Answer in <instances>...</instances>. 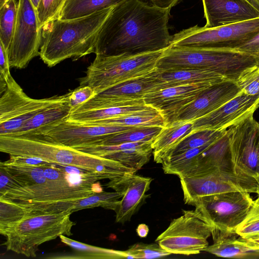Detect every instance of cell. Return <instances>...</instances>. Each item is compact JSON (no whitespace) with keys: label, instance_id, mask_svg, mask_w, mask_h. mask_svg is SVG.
I'll list each match as a JSON object with an SVG mask.
<instances>
[{"label":"cell","instance_id":"47","mask_svg":"<svg viewBox=\"0 0 259 259\" xmlns=\"http://www.w3.org/2000/svg\"><path fill=\"white\" fill-rule=\"evenodd\" d=\"M149 228L147 225L141 224L138 225L136 231L139 236L146 237L149 233Z\"/></svg>","mask_w":259,"mask_h":259},{"label":"cell","instance_id":"20","mask_svg":"<svg viewBox=\"0 0 259 259\" xmlns=\"http://www.w3.org/2000/svg\"><path fill=\"white\" fill-rule=\"evenodd\" d=\"M153 142H128L115 145H93L78 150L112 159L138 170L147 163L153 154Z\"/></svg>","mask_w":259,"mask_h":259},{"label":"cell","instance_id":"43","mask_svg":"<svg viewBox=\"0 0 259 259\" xmlns=\"http://www.w3.org/2000/svg\"><path fill=\"white\" fill-rule=\"evenodd\" d=\"M10 67L8 52L0 42V79L7 83L12 77L10 71Z\"/></svg>","mask_w":259,"mask_h":259},{"label":"cell","instance_id":"1","mask_svg":"<svg viewBox=\"0 0 259 259\" xmlns=\"http://www.w3.org/2000/svg\"><path fill=\"white\" fill-rule=\"evenodd\" d=\"M170 9L141 0H125L114 6L99 32L96 55H136L168 48L171 35Z\"/></svg>","mask_w":259,"mask_h":259},{"label":"cell","instance_id":"38","mask_svg":"<svg viewBox=\"0 0 259 259\" xmlns=\"http://www.w3.org/2000/svg\"><path fill=\"white\" fill-rule=\"evenodd\" d=\"M125 252L132 258H155L166 256L170 253L158 243H136L130 246Z\"/></svg>","mask_w":259,"mask_h":259},{"label":"cell","instance_id":"51","mask_svg":"<svg viewBox=\"0 0 259 259\" xmlns=\"http://www.w3.org/2000/svg\"><path fill=\"white\" fill-rule=\"evenodd\" d=\"M8 0H0V8L3 6V5L8 1Z\"/></svg>","mask_w":259,"mask_h":259},{"label":"cell","instance_id":"44","mask_svg":"<svg viewBox=\"0 0 259 259\" xmlns=\"http://www.w3.org/2000/svg\"><path fill=\"white\" fill-rule=\"evenodd\" d=\"M237 49L256 55L259 50V32Z\"/></svg>","mask_w":259,"mask_h":259},{"label":"cell","instance_id":"11","mask_svg":"<svg viewBox=\"0 0 259 259\" xmlns=\"http://www.w3.org/2000/svg\"><path fill=\"white\" fill-rule=\"evenodd\" d=\"M167 88L168 85L161 79L156 67L147 74L126 80L97 94L73 111L143 104L146 95Z\"/></svg>","mask_w":259,"mask_h":259},{"label":"cell","instance_id":"7","mask_svg":"<svg viewBox=\"0 0 259 259\" xmlns=\"http://www.w3.org/2000/svg\"><path fill=\"white\" fill-rule=\"evenodd\" d=\"M259 32V17L215 27L196 25L171 35L169 46L237 49Z\"/></svg>","mask_w":259,"mask_h":259},{"label":"cell","instance_id":"21","mask_svg":"<svg viewBox=\"0 0 259 259\" xmlns=\"http://www.w3.org/2000/svg\"><path fill=\"white\" fill-rule=\"evenodd\" d=\"M205 27H215L259 17L245 0H202Z\"/></svg>","mask_w":259,"mask_h":259},{"label":"cell","instance_id":"19","mask_svg":"<svg viewBox=\"0 0 259 259\" xmlns=\"http://www.w3.org/2000/svg\"><path fill=\"white\" fill-rule=\"evenodd\" d=\"M242 93L236 81L226 80L214 83L184 108L176 120L197 119L217 109Z\"/></svg>","mask_w":259,"mask_h":259},{"label":"cell","instance_id":"39","mask_svg":"<svg viewBox=\"0 0 259 259\" xmlns=\"http://www.w3.org/2000/svg\"><path fill=\"white\" fill-rule=\"evenodd\" d=\"M242 93L248 96L259 95V64L244 71L236 81Z\"/></svg>","mask_w":259,"mask_h":259},{"label":"cell","instance_id":"24","mask_svg":"<svg viewBox=\"0 0 259 259\" xmlns=\"http://www.w3.org/2000/svg\"><path fill=\"white\" fill-rule=\"evenodd\" d=\"M213 244L203 251L219 257L233 258L259 257V250L246 245L236 233H230L211 229Z\"/></svg>","mask_w":259,"mask_h":259},{"label":"cell","instance_id":"32","mask_svg":"<svg viewBox=\"0 0 259 259\" xmlns=\"http://www.w3.org/2000/svg\"><path fill=\"white\" fill-rule=\"evenodd\" d=\"M18 7L16 0H8L0 8V42L7 52L15 31Z\"/></svg>","mask_w":259,"mask_h":259},{"label":"cell","instance_id":"48","mask_svg":"<svg viewBox=\"0 0 259 259\" xmlns=\"http://www.w3.org/2000/svg\"><path fill=\"white\" fill-rule=\"evenodd\" d=\"M254 8L259 11V0H245Z\"/></svg>","mask_w":259,"mask_h":259},{"label":"cell","instance_id":"28","mask_svg":"<svg viewBox=\"0 0 259 259\" xmlns=\"http://www.w3.org/2000/svg\"><path fill=\"white\" fill-rule=\"evenodd\" d=\"M125 0H66L59 15L60 20H71L88 16L113 7Z\"/></svg>","mask_w":259,"mask_h":259},{"label":"cell","instance_id":"5","mask_svg":"<svg viewBox=\"0 0 259 259\" xmlns=\"http://www.w3.org/2000/svg\"><path fill=\"white\" fill-rule=\"evenodd\" d=\"M164 50L136 55H96L79 85H88L97 94L126 80L147 74L156 68Z\"/></svg>","mask_w":259,"mask_h":259},{"label":"cell","instance_id":"12","mask_svg":"<svg viewBox=\"0 0 259 259\" xmlns=\"http://www.w3.org/2000/svg\"><path fill=\"white\" fill-rule=\"evenodd\" d=\"M41 41L35 9L30 0H19L16 27L8 51L10 67L25 68L39 55Z\"/></svg>","mask_w":259,"mask_h":259},{"label":"cell","instance_id":"29","mask_svg":"<svg viewBox=\"0 0 259 259\" xmlns=\"http://www.w3.org/2000/svg\"><path fill=\"white\" fill-rule=\"evenodd\" d=\"M59 238L62 243L79 252L77 254H75V256H69L67 258H132L131 256L125 252V250H116L88 245L72 240L63 235L60 236Z\"/></svg>","mask_w":259,"mask_h":259},{"label":"cell","instance_id":"18","mask_svg":"<svg viewBox=\"0 0 259 259\" xmlns=\"http://www.w3.org/2000/svg\"><path fill=\"white\" fill-rule=\"evenodd\" d=\"M152 181L151 178L133 173L110 180L106 184L107 188L123 194L114 210L116 223L124 224L131 220L148 196L146 194L150 189Z\"/></svg>","mask_w":259,"mask_h":259},{"label":"cell","instance_id":"23","mask_svg":"<svg viewBox=\"0 0 259 259\" xmlns=\"http://www.w3.org/2000/svg\"><path fill=\"white\" fill-rule=\"evenodd\" d=\"M71 111L67 101L57 103L37 113L18 131L5 136L27 137L45 135L67 119Z\"/></svg>","mask_w":259,"mask_h":259},{"label":"cell","instance_id":"41","mask_svg":"<svg viewBox=\"0 0 259 259\" xmlns=\"http://www.w3.org/2000/svg\"><path fill=\"white\" fill-rule=\"evenodd\" d=\"M20 187V185L8 173L5 167L0 164V197Z\"/></svg>","mask_w":259,"mask_h":259},{"label":"cell","instance_id":"14","mask_svg":"<svg viewBox=\"0 0 259 259\" xmlns=\"http://www.w3.org/2000/svg\"><path fill=\"white\" fill-rule=\"evenodd\" d=\"M227 131L234 172L256 180L259 168V122L251 116Z\"/></svg>","mask_w":259,"mask_h":259},{"label":"cell","instance_id":"52","mask_svg":"<svg viewBox=\"0 0 259 259\" xmlns=\"http://www.w3.org/2000/svg\"><path fill=\"white\" fill-rule=\"evenodd\" d=\"M256 55L259 58V50L258 51V52H257Z\"/></svg>","mask_w":259,"mask_h":259},{"label":"cell","instance_id":"22","mask_svg":"<svg viewBox=\"0 0 259 259\" xmlns=\"http://www.w3.org/2000/svg\"><path fill=\"white\" fill-rule=\"evenodd\" d=\"M217 171H233L230 141L226 134L202 152L178 177H191Z\"/></svg>","mask_w":259,"mask_h":259},{"label":"cell","instance_id":"6","mask_svg":"<svg viewBox=\"0 0 259 259\" xmlns=\"http://www.w3.org/2000/svg\"><path fill=\"white\" fill-rule=\"evenodd\" d=\"M71 213L64 211L26 215L7 233L2 245L7 250L35 257L40 245L62 235H72L71 229L75 223L70 220Z\"/></svg>","mask_w":259,"mask_h":259},{"label":"cell","instance_id":"30","mask_svg":"<svg viewBox=\"0 0 259 259\" xmlns=\"http://www.w3.org/2000/svg\"><path fill=\"white\" fill-rule=\"evenodd\" d=\"M80 122L92 124L136 127L157 126L163 127L166 125L164 118L160 113L151 114H134Z\"/></svg>","mask_w":259,"mask_h":259},{"label":"cell","instance_id":"49","mask_svg":"<svg viewBox=\"0 0 259 259\" xmlns=\"http://www.w3.org/2000/svg\"><path fill=\"white\" fill-rule=\"evenodd\" d=\"M34 8L36 9L40 0H30Z\"/></svg>","mask_w":259,"mask_h":259},{"label":"cell","instance_id":"33","mask_svg":"<svg viewBox=\"0 0 259 259\" xmlns=\"http://www.w3.org/2000/svg\"><path fill=\"white\" fill-rule=\"evenodd\" d=\"M227 132V129H205L192 132L179 143L166 158L188 149L199 147L214 143L223 137Z\"/></svg>","mask_w":259,"mask_h":259},{"label":"cell","instance_id":"50","mask_svg":"<svg viewBox=\"0 0 259 259\" xmlns=\"http://www.w3.org/2000/svg\"><path fill=\"white\" fill-rule=\"evenodd\" d=\"M256 181L257 184L256 194H257V196H259V168H258V176H257V178L256 180Z\"/></svg>","mask_w":259,"mask_h":259},{"label":"cell","instance_id":"4","mask_svg":"<svg viewBox=\"0 0 259 259\" xmlns=\"http://www.w3.org/2000/svg\"><path fill=\"white\" fill-rule=\"evenodd\" d=\"M259 64V58L238 49L169 46L164 50L156 67L160 71L204 69L236 81L248 68Z\"/></svg>","mask_w":259,"mask_h":259},{"label":"cell","instance_id":"36","mask_svg":"<svg viewBox=\"0 0 259 259\" xmlns=\"http://www.w3.org/2000/svg\"><path fill=\"white\" fill-rule=\"evenodd\" d=\"M236 233L245 239L259 237V196L253 201L247 215L237 227Z\"/></svg>","mask_w":259,"mask_h":259},{"label":"cell","instance_id":"10","mask_svg":"<svg viewBox=\"0 0 259 259\" xmlns=\"http://www.w3.org/2000/svg\"><path fill=\"white\" fill-rule=\"evenodd\" d=\"M7 83L0 98V136L15 132L39 112L67 101V94L41 99L31 98L13 77Z\"/></svg>","mask_w":259,"mask_h":259},{"label":"cell","instance_id":"40","mask_svg":"<svg viewBox=\"0 0 259 259\" xmlns=\"http://www.w3.org/2000/svg\"><path fill=\"white\" fill-rule=\"evenodd\" d=\"M96 95L97 94L94 89L88 85H79L78 88L68 93L67 102L71 108V111Z\"/></svg>","mask_w":259,"mask_h":259},{"label":"cell","instance_id":"37","mask_svg":"<svg viewBox=\"0 0 259 259\" xmlns=\"http://www.w3.org/2000/svg\"><path fill=\"white\" fill-rule=\"evenodd\" d=\"M66 0H40L36 13L39 29L52 20L58 19Z\"/></svg>","mask_w":259,"mask_h":259},{"label":"cell","instance_id":"35","mask_svg":"<svg viewBox=\"0 0 259 259\" xmlns=\"http://www.w3.org/2000/svg\"><path fill=\"white\" fill-rule=\"evenodd\" d=\"M23 206L10 200L0 198V233L4 236L26 215Z\"/></svg>","mask_w":259,"mask_h":259},{"label":"cell","instance_id":"16","mask_svg":"<svg viewBox=\"0 0 259 259\" xmlns=\"http://www.w3.org/2000/svg\"><path fill=\"white\" fill-rule=\"evenodd\" d=\"M258 107L259 95L251 96L242 93L217 109L194 120L193 132L227 129L253 116Z\"/></svg>","mask_w":259,"mask_h":259},{"label":"cell","instance_id":"42","mask_svg":"<svg viewBox=\"0 0 259 259\" xmlns=\"http://www.w3.org/2000/svg\"><path fill=\"white\" fill-rule=\"evenodd\" d=\"M7 162L22 166L39 167L47 165L50 162L41 158L28 156H10Z\"/></svg>","mask_w":259,"mask_h":259},{"label":"cell","instance_id":"17","mask_svg":"<svg viewBox=\"0 0 259 259\" xmlns=\"http://www.w3.org/2000/svg\"><path fill=\"white\" fill-rule=\"evenodd\" d=\"M212 84L194 83L171 87L150 93L146 95L144 100L146 104L161 113L167 125L176 120L178 114L184 108Z\"/></svg>","mask_w":259,"mask_h":259},{"label":"cell","instance_id":"25","mask_svg":"<svg viewBox=\"0 0 259 259\" xmlns=\"http://www.w3.org/2000/svg\"><path fill=\"white\" fill-rule=\"evenodd\" d=\"M194 120H176L163 127L152 143L154 160L161 163L193 132Z\"/></svg>","mask_w":259,"mask_h":259},{"label":"cell","instance_id":"13","mask_svg":"<svg viewBox=\"0 0 259 259\" xmlns=\"http://www.w3.org/2000/svg\"><path fill=\"white\" fill-rule=\"evenodd\" d=\"M180 179L184 201L189 205L208 195L234 191L257 192V184L254 179L234 171H217Z\"/></svg>","mask_w":259,"mask_h":259},{"label":"cell","instance_id":"15","mask_svg":"<svg viewBox=\"0 0 259 259\" xmlns=\"http://www.w3.org/2000/svg\"><path fill=\"white\" fill-rule=\"evenodd\" d=\"M135 127L92 124L66 119L43 136L63 145L77 148L98 144L111 135Z\"/></svg>","mask_w":259,"mask_h":259},{"label":"cell","instance_id":"2","mask_svg":"<svg viewBox=\"0 0 259 259\" xmlns=\"http://www.w3.org/2000/svg\"><path fill=\"white\" fill-rule=\"evenodd\" d=\"M113 7L78 18L56 19L48 23L42 28L41 59L51 67L67 59L95 53L99 32Z\"/></svg>","mask_w":259,"mask_h":259},{"label":"cell","instance_id":"26","mask_svg":"<svg viewBox=\"0 0 259 259\" xmlns=\"http://www.w3.org/2000/svg\"><path fill=\"white\" fill-rule=\"evenodd\" d=\"M159 113L160 112L154 108L146 103H143L99 109L75 110L70 112L67 119L76 122H88L121 116L134 114H151Z\"/></svg>","mask_w":259,"mask_h":259},{"label":"cell","instance_id":"34","mask_svg":"<svg viewBox=\"0 0 259 259\" xmlns=\"http://www.w3.org/2000/svg\"><path fill=\"white\" fill-rule=\"evenodd\" d=\"M122 196L121 192L115 191L96 192L88 197L76 200L73 204L72 212L97 207L115 210Z\"/></svg>","mask_w":259,"mask_h":259},{"label":"cell","instance_id":"3","mask_svg":"<svg viewBox=\"0 0 259 259\" xmlns=\"http://www.w3.org/2000/svg\"><path fill=\"white\" fill-rule=\"evenodd\" d=\"M0 151L10 156H28L52 163L73 165L107 175L110 180L136 170L117 161L92 155L55 142L43 135L0 136Z\"/></svg>","mask_w":259,"mask_h":259},{"label":"cell","instance_id":"46","mask_svg":"<svg viewBox=\"0 0 259 259\" xmlns=\"http://www.w3.org/2000/svg\"><path fill=\"white\" fill-rule=\"evenodd\" d=\"M240 237V236H239ZM242 241L249 247L259 250V237L245 239L240 237Z\"/></svg>","mask_w":259,"mask_h":259},{"label":"cell","instance_id":"45","mask_svg":"<svg viewBox=\"0 0 259 259\" xmlns=\"http://www.w3.org/2000/svg\"><path fill=\"white\" fill-rule=\"evenodd\" d=\"M152 4L160 8L170 9L177 5L180 0H148Z\"/></svg>","mask_w":259,"mask_h":259},{"label":"cell","instance_id":"8","mask_svg":"<svg viewBox=\"0 0 259 259\" xmlns=\"http://www.w3.org/2000/svg\"><path fill=\"white\" fill-rule=\"evenodd\" d=\"M253 200L250 193L230 192L200 197L192 205L195 211L211 229L236 233L248 212Z\"/></svg>","mask_w":259,"mask_h":259},{"label":"cell","instance_id":"9","mask_svg":"<svg viewBox=\"0 0 259 259\" xmlns=\"http://www.w3.org/2000/svg\"><path fill=\"white\" fill-rule=\"evenodd\" d=\"M211 228L195 210H183L156 238V242L170 254H199L208 245Z\"/></svg>","mask_w":259,"mask_h":259},{"label":"cell","instance_id":"31","mask_svg":"<svg viewBox=\"0 0 259 259\" xmlns=\"http://www.w3.org/2000/svg\"><path fill=\"white\" fill-rule=\"evenodd\" d=\"M162 128L163 127L157 126L137 127L111 135L96 145H115L128 142H153Z\"/></svg>","mask_w":259,"mask_h":259},{"label":"cell","instance_id":"27","mask_svg":"<svg viewBox=\"0 0 259 259\" xmlns=\"http://www.w3.org/2000/svg\"><path fill=\"white\" fill-rule=\"evenodd\" d=\"M158 70L159 76L169 87L186 84H214L228 80L214 72L204 69Z\"/></svg>","mask_w":259,"mask_h":259}]
</instances>
